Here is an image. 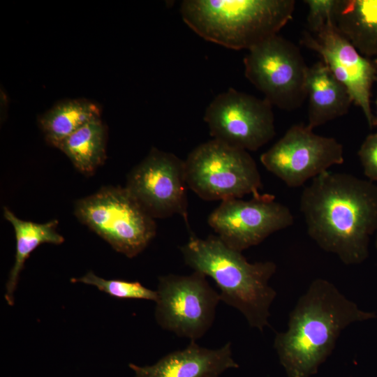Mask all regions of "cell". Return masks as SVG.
<instances>
[{"mask_svg": "<svg viewBox=\"0 0 377 377\" xmlns=\"http://www.w3.org/2000/svg\"><path fill=\"white\" fill-rule=\"evenodd\" d=\"M309 236L345 265L363 263L377 230V185L355 175L326 171L301 194Z\"/></svg>", "mask_w": 377, "mask_h": 377, "instance_id": "6da1fadb", "label": "cell"}, {"mask_svg": "<svg viewBox=\"0 0 377 377\" xmlns=\"http://www.w3.org/2000/svg\"><path fill=\"white\" fill-rule=\"evenodd\" d=\"M325 279H316L289 313L287 329L274 348L288 377H311L334 350L349 325L374 319Z\"/></svg>", "mask_w": 377, "mask_h": 377, "instance_id": "7a4b0ae2", "label": "cell"}, {"mask_svg": "<svg viewBox=\"0 0 377 377\" xmlns=\"http://www.w3.org/2000/svg\"><path fill=\"white\" fill-rule=\"evenodd\" d=\"M186 265L216 283L221 301L238 310L250 327L263 332L269 325L276 293L269 281L276 270L272 261L249 263L216 235L205 239L191 233L180 247Z\"/></svg>", "mask_w": 377, "mask_h": 377, "instance_id": "3957f363", "label": "cell"}, {"mask_svg": "<svg viewBox=\"0 0 377 377\" xmlns=\"http://www.w3.org/2000/svg\"><path fill=\"white\" fill-rule=\"evenodd\" d=\"M294 0H185L184 22L204 39L232 50H249L292 19Z\"/></svg>", "mask_w": 377, "mask_h": 377, "instance_id": "277c9868", "label": "cell"}, {"mask_svg": "<svg viewBox=\"0 0 377 377\" xmlns=\"http://www.w3.org/2000/svg\"><path fill=\"white\" fill-rule=\"evenodd\" d=\"M75 214L116 251L132 258L156 232L154 219L126 188L107 186L77 200Z\"/></svg>", "mask_w": 377, "mask_h": 377, "instance_id": "5b68a950", "label": "cell"}, {"mask_svg": "<svg viewBox=\"0 0 377 377\" xmlns=\"http://www.w3.org/2000/svg\"><path fill=\"white\" fill-rule=\"evenodd\" d=\"M184 162L188 187L203 200L260 195L261 177L246 150L212 139L193 149Z\"/></svg>", "mask_w": 377, "mask_h": 377, "instance_id": "8992f818", "label": "cell"}, {"mask_svg": "<svg viewBox=\"0 0 377 377\" xmlns=\"http://www.w3.org/2000/svg\"><path fill=\"white\" fill-rule=\"evenodd\" d=\"M246 77L272 105L291 111L306 98L309 66L300 48L276 34L249 50L244 58Z\"/></svg>", "mask_w": 377, "mask_h": 377, "instance_id": "52a82bcc", "label": "cell"}, {"mask_svg": "<svg viewBox=\"0 0 377 377\" xmlns=\"http://www.w3.org/2000/svg\"><path fill=\"white\" fill-rule=\"evenodd\" d=\"M154 316L163 330L196 341L212 327L219 293L207 276L194 271L189 275L173 274L158 278Z\"/></svg>", "mask_w": 377, "mask_h": 377, "instance_id": "ba28073f", "label": "cell"}, {"mask_svg": "<svg viewBox=\"0 0 377 377\" xmlns=\"http://www.w3.org/2000/svg\"><path fill=\"white\" fill-rule=\"evenodd\" d=\"M260 159L288 186L297 188L342 164L343 148L334 138L316 134L307 125L295 124Z\"/></svg>", "mask_w": 377, "mask_h": 377, "instance_id": "9c48e42d", "label": "cell"}, {"mask_svg": "<svg viewBox=\"0 0 377 377\" xmlns=\"http://www.w3.org/2000/svg\"><path fill=\"white\" fill-rule=\"evenodd\" d=\"M272 106L265 98L230 88L209 103L204 120L213 139L247 151H256L275 136Z\"/></svg>", "mask_w": 377, "mask_h": 377, "instance_id": "30bf717a", "label": "cell"}, {"mask_svg": "<svg viewBox=\"0 0 377 377\" xmlns=\"http://www.w3.org/2000/svg\"><path fill=\"white\" fill-rule=\"evenodd\" d=\"M293 223L290 209L270 194L253 196L249 200L235 198L222 201L208 218L216 236L239 252L259 244Z\"/></svg>", "mask_w": 377, "mask_h": 377, "instance_id": "8fae6325", "label": "cell"}, {"mask_svg": "<svg viewBox=\"0 0 377 377\" xmlns=\"http://www.w3.org/2000/svg\"><path fill=\"white\" fill-rule=\"evenodd\" d=\"M187 187L184 161L153 148L130 172L125 188L154 219L178 214L188 226Z\"/></svg>", "mask_w": 377, "mask_h": 377, "instance_id": "7c38bea8", "label": "cell"}, {"mask_svg": "<svg viewBox=\"0 0 377 377\" xmlns=\"http://www.w3.org/2000/svg\"><path fill=\"white\" fill-rule=\"evenodd\" d=\"M301 41L321 57L334 76L347 88L353 103L361 108L369 128H373L371 94L377 60L361 54L338 30L334 20L315 33L305 31Z\"/></svg>", "mask_w": 377, "mask_h": 377, "instance_id": "4fadbf2b", "label": "cell"}, {"mask_svg": "<svg viewBox=\"0 0 377 377\" xmlns=\"http://www.w3.org/2000/svg\"><path fill=\"white\" fill-rule=\"evenodd\" d=\"M134 377H219L239 364L232 357L228 342L217 349L199 346L195 341L182 350L171 352L152 365L140 367L130 363Z\"/></svg>", "mask_w": 377, "mask_h": 377, "instance_id": "5bb4252c", "label": "cell"}, {"mask_svg": "<svg viewBox=\"0 0 377 377\" xmlns=\"http://www.w3.org/2000/svg\"><path fill=\"white\" fill-rule=\"evenodd\" d=\"M308 124L313 129L348 113L353 103L347 88L322 61L309 66L306 82Z\"/></svg>", "mask_w": 377, "mask_h": 377, "instance_id": "9a60e30c", "label": "cell"}, {"mask_svg": "<svg viewBox=\"0 0 377 377\" xmlns=\"http://www.w3.org/2000/svg\"><path fill=\"white\" fill-rule=\"evenodd\" d=\"M333 19L361 54L377 55V0H338Z\"/></svg>", "mask_w": 377, "mask_h": 377, "instance_id": "2e32d148", "label": "cell"}, {"mask_svg": "<svg viewBox=\"0 0 377 377\" xmlns=\"http://www.w3.org/2000/svg\"><path fill=\"white\" fill-rule=\"evenodd\" d=\"M3 216L13 226L16 239L15 262L6 283L4 295L7 304L12 306L20 272L30 254L39 245H59L64 242V238L57 231L58 221L56 219L44 223L24 221L17 218L6 207L3 209Z\"/></svg>", "mask_w": 377, "mask_h": 377, "instance_id": "e0dca14e", "label": "cell"}, {"mask_svg": "<svg viewBox=\"0 0 377 377\" xmlns=\"http://www.w3.org/2000/svg\"><path fill=\"white\" fill-rule=\"evenodd\" d=\"M100 115L97 103L85 98L68 99L43 113L38 118V124L46 141L57 147L65 138Z\"/></svg>", "mask_w": 377, "mask_h": 377, "instance_id": "ac0fdd59", "label": "cell"}, {"mask_svg": "<svg viewBox=\"0 0 377 377\" xmlns=\"http://www.w3.org/2000/svg\"><path fill=\"white\" fill-rule=\"evenodd\" d=\"M106 128L101 118L91 120L61 141L57 148L84 175H91L106 158Z\"/></svg>", "mask_w": 377, "mask_h": 377, "instance_id": "d6986e66", "label": "cell"}, {"mask_svg": "<svg viewBox=\"0 0 377 377\" xmlns=\"http://www.w3.org/2000/svg\"><path fill=\"white\" fill-rule=\"evenodd\" d=\"M71 281L94 286L99 290L117 298L146 300L155 302L158 299L156 290L147 288L138 281L105 279L91 271L81 277L71 279Z\"/></svg>", "mask_w": 377, "mask_h": 377, "instance_id": "ffe728a7", "label": "cell"}, {"mask_svg": "<svg viewBox=\"0 0 377 377\" xmlns=\"http://www.w3.org/2000/svg\"><path fill=\"white\" fill-rule=\"evenodd\" d=\"M304 2L309 7L306 20L311 33L316 32L327 22L334 20L338 0H306Z\"/></svg>", "mask_w": 377, "mask_h": 377, "instance_id": "44dd1931", "label": "cell"}, {"mask_svg": "<svg viewBox=\"0 0 377 377\" xmlns=\"http://www.w3.org/2000/svg\"><path fill=\"white\" fill-rule=\"evenodd\" d=\"M357 155L364 175L371 182H377V131L365 138Z\"/></svg>", "mask_w": 377, "mask_h": 377, "instance_id": "7402d4cb", "label": "cell"}, {"mask_svg": "<svg viewBox=\"0 0 377 377\" xmlns=\"http://www.w3.org/2000/svg\"><path fill=\"white\" fill-rule=\"evenodd\" d=\"M375 82L377 84V75H376V78H375ZM375 103H376V114L374 115L373 127H376L377 128V97H376Z\"/></svg>", "mask_w": 377, "mask_h": 377, "instance_id": "603a6c76", "label": "cell"}, {"mask_svg": "<svg viewBox=\"0 0 377 377\" xmlns=\"http://www.w3.org/2000/svg\"><path fill=\"white\" fill-rule=\"evenodd\" d=\"M376 251H377V230L376 232Z\"/></svg>", "mask_w": 377, "mask_h": 377, "instance_id": "cb8c5ba5", "label": "cell"}]
</instances>
